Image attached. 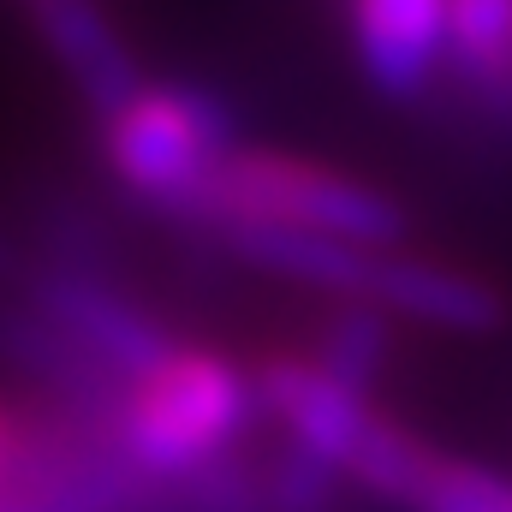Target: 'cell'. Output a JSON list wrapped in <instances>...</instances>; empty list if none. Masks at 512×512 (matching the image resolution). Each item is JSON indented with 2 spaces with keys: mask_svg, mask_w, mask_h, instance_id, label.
Returning <instances> with one entry per match:
<instances>
[{
  "mask_svg": "<svg viewBox=\"0 0 512 512\" xmlns=\"http://www.w3.org/2000/svg\"><path fill=\"white\" fill-rule=\"evenodd\" d=\"M256 382L209 346H173L143 376H131L114 417V447L149 483H191L215 471L251 429Z\"/></svg>",
  "mask_w": 512,
  "mask_h": 512,
  "instance_id": "cell-1",
  "label": "cell"
},
{
  "mask_svg": "<svg viewBox=\"0 0 512 512\" xmlns=\"http://www.w3.org/2000/svg\"><path fill=\"white\" fill-rule=\"evenodd\" d=\"M239 149L233 108L203 84L143 78L120 108L102 114V161L137 203L167 215H203L227 155Z\"/></svg>",
  "mask_w": 512,
  "mask_h": 512,
  "instance_id": "cell-2",
  "label": "cell"
},
{
  "mask_svg": "<svg viewBox=\"0 0 512 512\" xmlns=\"http://www.w3.org/2000/svg\"><path fill=\"white\" fill-rule=\"evenodd\" d=\"M203 227L215 221H274V227H298V233H322V239H352V245H399L405 215L399 203L376 191L370 179L292 155V149H262L239 143L197 215Z\"/></svg>",
  "mask_w": 512,
  "mask_h": 512,
  "instance_id": "cell-3",
  "label": "cell"
},
{
  "mask_svg": "<svg viewBox=\"0 0 512 512\" xmlns=\"http://www.w3.org/2000/svg\"><path fill=\"white\" fill-rule=\"evenodd\" d=\"M256 405L292 435L298 453H310L328 471L358 477L364 453L376 447V435L387 429V411L376 405V393L328 376L316 358H262L256 364Z\"/></svg>",
  "mask_w": 512,
  "mask_h": 512,
  "instance_id": "cell-4",
  "label": "cell"
},
{
  "mask_svg": "<svg viewBox=\"0 0 512 512\" xmlns=\"http://www.w3.org/2000/svg\"><path fill=\"white\" fill-rule=\"evenodd\" d=\"M24 298H30L48 322H60V328H66L102 370H114L120 382L143 376L155 358H167V352L179 346L155 310H143L137 298H126L114 280H102V274L84 268V262H48V268H36L30 286H24Z\"/></svg>",
  "mask_w": 512,
  "mask_h": 512,
  "instance_id": "cell-5",
  "label": "cell"
},
{
  "mask_svg": "<svg viewBox=\"0 0 512 512\" xmlns=\"http://www.w3.org/2000/svg\"><path fill=\"white\" fill-rule=\"evenodd\" d=\"M346 36L387 102H417L447 72V0H346Z\"/></svg>",
  "mask_w": 512,
  "mask_h": 512,
  "instance_id": "cell-6",
  "label": "cell"
},
{
  "mask_svg": "<svg viewBox=\"0 0 512 512\" xmlns=\"http://www.w3.org/2000/svg\"><path fill=\"white\" fill-rule=\"evenodd\" d=\"M370 304H382L387 316H405V322L447 328V334H495L507 322V292L489 274H471L441 256H411L399 245L376 256Z\"/></svg>",
  "mask_w": 512,
  "mask_h": 512,
  "instance_id": "cell-7",
  "label": "cell"
},
{
  "mask_svg": "<svg viewBox=\"0 0 512 512\" xmlns=\"http://www.w3.org/2000/svg\"><path fill=\"white\" fill-rule=\"evenodd\" d=\"M24 6H30V30L42 36L66 84L96 108V120L143 84V66L131 54L126 30L114 24L102 0H24Z\"/></svg>",
  "mask_w": 512,
  "mask_h": 512,
  "instance_id": "cell-8",
  "label": "cell"
},
{
  "mask_svg": "<svg viewBox=\"0 0 512 512\" xmlns=\"http://www.w3.org/2000/svg\"><path fill=\"white\" fill-rule=\"evenodd\" d=\"M215 233L245 262L268 268V274H286L298 286L334 292V298H370V274H376V256H382L376 245L322 239V233H298V227H274V221H215Z\"/></svg>",
  "mask_w": 512,
  "mask_h": 512,
  "instance_id": "cell-9",
  "label": "cell"
},
{
  "mask_svg": "<svg viewBox=\"0 0 512 512\" xmlns=\"http://www.w3.org/2000/svg\"><path fill=\"white\" fill-rule=\"evenodd\" d=\"M447 78L489 126L512 131V0H447Z\"/></svg>",
  "mask_w": 512,
  "mask_h": 512,
  "instance_id": "cell-10",
  "label": "cell"
},
{
  "mask_svg": "<svg viewBox=\"0 0 512 512\" xmlns=\"http://www.w3.org/2000/svg\"><path fill=\"white\" fill-rule=\"evenodd\" d=\"M310 358H316L328 376H340V382L376 393L387 358H393V316H387L382 304H370V298H340L334 316L322 322Z\"/></svg>",
  "mask_w": 512,
  "mask_h": 512,
  "instance_id": "cell-11",
  "label": "cell"
},
{
  "mask_svg": "<svg viewBox=\"0 0 512 512\" xmlns=\"http://www.w3.org/2000/svg\"><path fill=\"white\" fill-rule=\"evenodd\" d=\"M72 429H84V423L60 417L54 405H48V411H30V405L0 399V489L36 477V471L72 441Z\"/></svg>",
  "mask_w": 512,
  "mask_h": 512,
  "instance_id": "cell-12",
  "label": "cell"
},
{
  "mask_svg": "<svg viewBox=\"0 0 512 512\" xmlns=\"http://www.w3.org/2000/svg\"><path fill=\"white\" fill-rule=\"evenodd\" d=\"M411 512H512V477L477 465V459H435Z\"/></svg>",
  "mask_w": 512,
  "mask_h": 512,
  "instance_id": "cell-13",
  "label": "cell"
},
{
  "mask_svg": "<svg viewBox=\"0 0 512 512\" xmlns=\"http://www.w3.org/2000/svg\"><path fill=\"white\" fill-rule=\"evenodd\" d=\"M6 268H12V245H6V239H0V274H6Z\"/></svg>",
  "mask_w": 512,
  "mask_h": 512,
  "instance_id": "cell-14",
  "label": "cell"
}]
</instances>
